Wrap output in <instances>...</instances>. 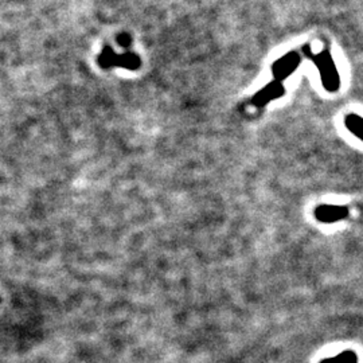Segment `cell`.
Wrapping results in <instances>:
<instances>
[{
  "label": "cell",
  "mask_w": 363,
  "mask_h": 363,
  "mask_svg": "<svg viewBox=\"0 0 363 363\" xmlns=\"http://www.w3.org/2000/svg\"><path fill=\"white\" fill-rule=\"evenodd\" d=\"M303 52L307 55V58L311 60L313 65L318 67L320 81H322V85L325 91H330V93H335L339 91L342 81H340V74H339L337 64H335L331 52L328 50H323L318 54H313L308 45L303 46Z\"/></svg>",
  "instance_id": "6da1fadb"
},
{
  "label": "cell",
  "mask_w": 363,
  "mask_h": 363,
  "mask_svg": "<svg viewBox=\"0 0 363 363\" xmlns=\"http://www.w3.org/2000/svg\"><path fill=\"white\" fill-rule=\"evenodd\" d=\"M97 64L101 69H111L113 66L127 70H138L142 66V60L136 52H125L117 54L109 45H105L103 52L97 57Z\"/></svg>",
  "instance_id": "7a4b0ae2"
},
{
  "label": "cell",
  "mask_w": 363,
  "mask_h": 363,
  "mask_svg": "<svg viewBox=\"0 0 363 363\" xmlns=\"http://www.w3.org/2000/svg\"><path fill=\"white\" fill-rule=\"evenodd\" d=\"M301 62V55L298 52H289L273 62L272 74L276 81L284 82L286 78L292 76Z\"/></svg>",
  "instance_id": "3957f363"
},
{
  "label": "cell",
  "mask_w": 363,
  "mask_h": 363,
  "mask_svg": "<svg viewBox=\"0 0 363 363\" xmlns=\"http://www.w3.org/2000/svg\"><path fill=\"white\" fill-rule=\"evenodd\" d=\"M286 94V88L283 82H279L276 79L271 81L269 84H267L262 89H259L252 99H250V104L256 108H264L268 104H271L274 100L283 97Z\"/></svg>",
  "instance_id": "277c9868"
},
{
  "label": "cell",
  "mask_w": 363,
  "mask_h": 363,
  "mask_svg": "<svg viewBox=\"0 0 363 363\" xmlns=\"http://www.w3.org/2000/svg\"><path fill=\"white\" fill-rule=\"evenodd\" d=\"M349 214H350V210L347 206H337V205H319L313 211L316 220L322 223H335L347 218Z\"/></svg>",
  "instance_id": "5b68a950"
},
{
  "label": "cell",
  "mask_w": 363,
  "mask_h": 363,
  "mask_svg": "<svg viewBox=\"0 0 363 363\" xmlns=\"http://www.w3.org/2000/svg\"><path fill=\"white\" fill-rule=\"evenodd\" d=\"M345 125L351 133L363 142V117L357 113H350L345 117Z\"/></svg>",
  "instance_id": "8992f818"
},
{
  "label": "cell",
  "mask_w": 363,
  "mask_h": 363,
  "mask_svg": "<svg viewBox=\"0 0 363 363\" xmlns=\"http://www.w3.org/2000/svg\"><path fill=\"white\" fill-rule=\"evenodd\" d=\"M319 363H359V357L354 350H345L334 357L325 358Z\"/></svg>",
  "instance_id": "52a82bcc"
},
{
  "label": "cell",
  "mask_w": 363,
  "mask_h": 363,
  "mask_svg": "<svg viewBox=\"0 0 363 363\" xmlns=\"http://www.w3.org/2000/svg\"><path fill=\"white\" fill-rule=\"evenodd\" d=\"M116 40L118 46H121L124 49H128L130 45H132V37H130L128 33H120L116 37Z\"/></svg>",
  "instance_id": "ba28073f"
},
{
  "label": "cell",
  "mask_w": 363,
  "mask_h": 363,
  "mask_svg": "<svg viewBox=\"0 0 363 363\" xmlns=\"http://www.w3.org/2000/svg\"><path fill=\"white\" fill-rule=\"evenodd\" d=\"M0 303H1V296H0Z\"/></svg>",
  "instance_id": "9c48e42d"
}]
</instances>
